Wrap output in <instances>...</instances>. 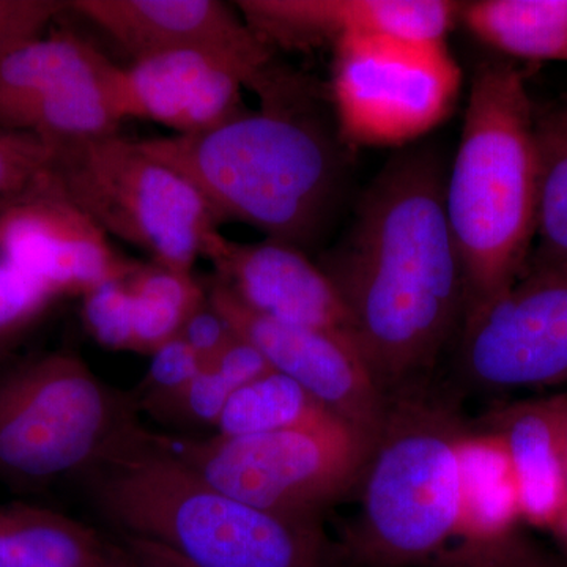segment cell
<instances>
[{
  "label": "cell",
  "mask_w": 567,
  "mask_h": 567,
  "mask_svg": "<svg viewBox=\"0 0 567 567\" xmlns=\"http://www.w3.org/2000/svg\"><path fill=\"white\" fill-rule=\"evenodd\" d=\"M446 178L436 148L399 153L319 260L349 309L354 346L386 395L429 371L464 322L465 279L446 218Z\"/></svg>",
  "instance_id": "obj_1"
},
{
  "label": "cell",
  "mask_w": 567,
  "mask_h": 567,
  "mask_svg": "<svg viewBox=\"0 0 567 567\" xmlns=\"http://www.w3.org/2000/svg\"><path fill=\"white\" fill-rule=\"evenodd\" d=\"M257 95L260 111L140 145L192 183L219 224H246L306 251L341 203L349 147L311 107L315 93L301 78L278 70Z\"/></svg>",
  "instance_id": "obj_2"
},
{
  "label": "cell",
  "mask_w": 567,
  "mask_h": 567,
  "mask_svg": "<svg viewBox=\"0 0 567 567\" xmlns=\"http://www.w3.org/2000/svg\"><path fill=\"white\" fill-rule=\"evenodd\" d=\"M92 502L125 536L193 567H327L317 520L275 516L224 494L158 436L133 425L84 473Z\"/></svg>",
  "instance_id": "obj_3"
},
{
  "label": "cell",
  "mask_w": 567,
  "mask_h": 567,
  "mask_svg": "<svg viewBox=\"0 0 567 567\" xmlns=\"http://www.w3.org/2000/svg\"><path fill=\"white\" fill-rule=\"evenodd\" d=\"M535 107L513 63L488 61L476 70L445 188L447 224L464 271L465 317L505 293L532 257Z\"/></svg>",
  "instance_id": "obj_4"
},
{
  "label": "cell",
  "mask_w": 567,
  "mask_h": 567,
  "mask_svg": "<svg viewBox=\"0 0 567 567\" xmlns=\"http://www.w3.org/2000/svg\"><path fill=\"white\" fill-rule=\"evenodd\" d=\"M465 429L445 406L398 391L363 476V507L349 551L371 567L440 559L457 539L458 440Z\"/></svg>",
  "instance_id": "obj_5"
},
{
  "label": "cell",
  "mask_w": 567,
  "mask_h": 567,
  "mask_svg": "<svg viewBox=\"0 0 567 567\" xmlns=\"http://www.w3.org/2000/svg\"><path fill=\"white\" fill-rule=\"evenodd\" d=\"M50 169L107 237L141 249L152 262L193 274L213 238L215 213L173 167L121 134L47 144Z\"/></svg>",
  "instance_id": "obj_6"
},
{
  "label": "cell",
  "mask_w": 567,
  "mask_h": 567,
  "mask_svg": "<svg viewBox=\"0 0 567 567\" xmlns=\"http://www.w3.org/2000/svg\"><path fill=\"white\" fill-rule=\"evenodd\" d=\"M133 398L78 354H40L0 379V476L47 483L85 473L134 424Z\"/></svg>",
  "instance_id": "obj_7"
},
{
  "label": "cell",
  "mask_w": 567,
  "mask_h": 567,
  "mask_svg": "<svg viewBox=\"0 0 567 567\" xmlns=\"http://www.w3.org/2000/svg\"><path fill=\"white\" fill-rule=\"evenodd\" d=\"M156 436L224 494L301 520H317L320 509L360 483L375 443L344 420L270 434Z\"/></svg>",
  "instance_id": "obj_8"
},
{
  "label": "cell",
  "mask_w": 567,
  "mask_h": 567,
  "mask_svg": "<svg viewBox=\"0 0 567 567\" xmlns=\"http://www.w3.org/2000/svg\"><path fill=\"white\" fill-rule=\"evenodd\" d=\"M333 54L336 130L349 148L409 144L456 106L462 71L445 40L361 37Z\"/></svg>",
  "instance_id": "obj_9"
},
{
  "label": "cell",
  "mask_w": 567,
  "mask_h": 567,
  "mask_svg": "<svg viewBox=\"0 0 567 567\" xmlns=\"http://www.w3.org/2000/svg\"><path fill=\"white\" fill-rule=\"evenodd\" d=\"M458 365L487 390L567 383V260L529 257L505 293L466 316Z\"/></svg>",
  "instance_id": "obj_10"
},
{
  "label": "cell",
  "mask_w": 567,
  "mask_h": 567,
  "mask_svg": "<svg viewBox=\"0 0 567 567\" xmlns=\"http://www.w3.org/2000/svg\"><path fill=\"white\" fill-rule=\"evenodd\" d=\"M117 65L76 33H44L0 59V128L44 144L118 133Z\"/></svg>",
  "instance_id": "obj_11"
},
{
  "label": "cell",
  "mask_w": 567,
  "mask_h": 567,
  "mask_svg": "<svg viewBox=\"0 0 567 567\" xmlns=\"http://www.w3.org/2000/svg\"><path fill=\"white\" fill-rule=\"evenodd\" d=\"M0 260L31 276L59 298L84 297L128 275L136 260L71 199L50 166L0 196Z\"/></svg>",
  "instance_id": "obj_12"
},
{
  "label": "cell",
  "mask_w": 567,
  "mask_h": 567,
  "mask_svg": "<svg viewBox=\"0 0 567 567\" xmlns=\"http://www.w3.org/2000/svg\"><path fill=\"white\" fill-rule=\"evenodd\" d=\"M274 69V58L218 50H181L137 59L115 69L118 117L159 123L177 136L215 128L245 110V87Z\"/></svg>",
  "instance_id": "obj_13"
},
{
  "label": "cell",
  "mask_w": 567,
  "mask_h": 567,
  "mask_svg": "<svg viewBox=\"0 0 567 567\" xmlns=\"http://www.w3.org/2000/svg\"><path fill=\"white\" fill-rule=\"evenodd\" d=\"M205 290L234 334L256 347L274 371L300 383L334 415L377 439L385 421L388 395L352 339L257 315L215 276Z\"/></svg>",
  "instance_id": "obj_14"
},
{
  "label": "cell",
  "mask_w": 567,
  "mask_h": 567,
  "mask_svg": "<svg viewBox=\"0 0 567 567\" xmlns=\"http://www.w3.org/2000/svg\"><path fill=\"white\" fill-rule=\"evenodd\" d=\"M451 0H238L235 10L275 51L334 48L361 37L445 40L461 20Z\"/></svg>",
  "instance_id": "obj_15"
},
{
  "label": "cell",
  "mask_w": 567,
  "mask_h": 567,
  "mask_svg": "<svg viewBox=\"0 0 567 567\" xmlns=\"http://www.w3.org/2000/svg\"><path fill=\"white\" fill-rule=\"evenodd\" d=\"M204 257L215 268V278L257 315L353 341L344 300L303 249L268 238L237 244L219 234Z\"/></svg>",
  "instance_id": "obj_16"
},
{
  "label": "cell",
  "mask_w": 567,
  "mask_h": 567,
  "mask_svg": "<svg viewBox=\"0 0 567 567\" xmlns=\"http://www.w3.org/2000/svg\"><path fill=\"white\" fill-rule=\"evenodd\" d=\"M69 11L121 44L133 61L181 50L274 58L235 7L219 0H73Z\"/></svg>",
  "instance_id": "obj_17"
},
{
  "label": "cell",
  "mask_w": 567,
  "mask_h": 567,
  "mask_svg": "<svg viewBox=\"0 0 567 567\" xmlns=\"http://www.w3.org/2000/svg\"><path fill=\"white\" fill-rule=\"evenodd\" d=\"M516 476L522 518L554 535L567 509V453L557 395L518 402L492 417Z\"/></svg>",
  "instance_id": "obj_18"
},
{
  "label": "cell",
  "mask_w": 567,
  "mask_h": 567,
  "mask_svg": "<svg viewBox=\"0 0 567 567\" xmlns=\"http://www.w3.org/2000/svg\"><path fill=\"white\" fill-rule=\"evenodd\" d=\"M461 472V509L457 539L477 550H496L522 518L516 476L505 442L495 431L472 434L458 440Z\"/></svg>",
  "instance_id": "obj_19"
},
{
  "label": "cell",
  "mask_w": 567,
  "mask_h": 567,
  "mask_svg": "<svg viewBox=\"0 0 567 567\" xmlns=\"http://www.w3.org/2000/svg\"><path fill=\"white\" fill-rule=\"evenodd\" d=\"M107 555L93 529L44 507L0 505V567H100Z\"/></svg>",
  "instance_id": "obj_20"
},
{
  "label": "cell",
  "mask_w": 567,
  "mask_h": 567,
  "mask_svg": "<svg viewBox=\"0 0 567 567\" xmlns=\"http://www.w3.org/2000/svg\"><path fill=\"white\" fill-rule=\"evenodd\" d=\"M492 50L525 61L567 62V0H476L461 20Z\"/></svg>",
  "instance_id": "obj_21"
},
{
  "label": "cell",
  "mask_w": 567,
  "mask_h": 567,
  "mask_svg": "<svg viewBox=\"0 0 567 567\" xmlns=\"http://www.w3.org/2000/svg\"><path fill=\"white\" fill-rule=\"evenodd\" d=\"M342 420L289 377L270 371L235 391L218 423V435L241 436L315 427Z\"/></svg>",
  "instance_id": "obj_22"
},
{
  "label": "cell",
  "mask_w": 567,
  "mask_h": 567,
  "mask_svg": "<svg viewBox=\"0 0 567 567\" xmlns=\"http://www.w3.org/2000/svg\"><path fill=\"white\" fill-rule=\"evenodd\" d=\"M133 297L134 352L152 354L181 333L183 323L207 298L193 274L136 260L125 276Z\"/></svg>",
  "instance_id": "obj_23"
},
{
  "label": "cell",
  "mask_w": 567,
  "mask_h": 567,
  "mask_svg": "<svg viewBox=\"0 0 567 567\" xmlns=\"http://www.w3.org/2000/svg\"><path fill=\"white\" fill-rule=\"evenodd\" d=\"M536 238L532 257L567 260V100L535 107Z\"/></svg>",
  "instance_id": "obj_24"
},
{
  "label": "cell",
  "mask_w": 567,
  "mask_h": 567,
  "mask_svg": "<svg viewBox=\"0 0 567 567\" xmlns=\"http://www.w3.org/2000/svg\"><path fill=\"white\" fill-rule=\"evenodd\" d=\"M58 300L47 286L0 260V361L25 341Z\"/></svg>",
  "instance_id": "obj_25"
},
{
  "label": "cell",
  "mask_w": 567,
  "mask_h": 567,
  "mask_svg": "<svg viewBox=\"0 0 567 567\" xmlns=\"http://www.w3.org/2000/svg\"><path fill=\"white\" fill-rule=\"evenodd\" d=\"M238 388L218 369L205 364L178 393L147 409L158 420L185 427H218L227 402Z\"/></svg>",
  "instance_id": "obj_26"
},
{
  "label": "cell",
  "mask_w": 567,
  "mask_h": 567,
  "mask_svg": "<svg viewBox=\"0 0 567 567\" xmlns=\"http://www.w3.org/2000/svg\"><path fill=\"white\" fill-rule=\"evenodd\" d=\"M125 276L100 284L85 293L81 315L89 334L100 346L134 352L133 297Z\"/></svg>",
  "instance_id": "obj_27"
},
{
  "label": "cell",
  "mask_w": 567,
  "mask_h": 567,
  "mask_svg": "<svg viewBox=\"0 0 567 567\" xmlns=\"http://www.w3.org/2000/svg\"><path fill=\"white\" fill-rule=\"evenodd\" d=\"M204 361L181 336L152 353L151 365L133 395L134 404L147 410L188 385L203 371Z\"/></svg>",
  "instance_id": "obj_28"
},
{
  "label": "cell",
  "mask_w": 567,
  "mask_h": 567,
  "mask_svg": "<svg viewBox=\"0 0 567 567\" xmlns=\"http://www.w3.org/2000/svg\"><path fill=\"white\" fill-rule=\"evenodd\" d=\"M70 10L63 0H0V59L29 41Z\"/></svg>",
  "instance_id": "obj_29"
},
{
  "label": "cell",
  "mask_w": 567,
  "mask_h": 567,
  "mask_svg": "<svg viewBox=\"0 0 567 567\" xmlns=\"http://www.w3.org/2000/svg\"><path fill=\"white\" fill-rule=\"evenodd\" d=\"M51 148L37 134L0 128V196L47 169Z\"/></svg>",
  "instance_id": "obj_30"
},
{
  "label": "cell",
  "mask_w": 567,
  "mask_h": 567,
  "mask_svg": "<svg viewBox=\"0 0 567 567\" xmlns=\"http://www.w3.org/2000/svg\"><path fill=\"white\" fill-rule=\"evenodd\" d=\"M178 336L199 354L204 365L215 360L237 338L208 297L188 316Z\"/></svg>",
  "instance_id": "obj_31"
},
{
  "label": "cell",
  "mask_w": 567,
  "mask_h": 567,
  "mask_svg": "<svg viewBox=\"0 0 567 567\" xmlns=\"http://www.w3.org/2000/svg\"><path fill=\"white\" fill-rule=\"evenodd\" d=\"M123 537V544L107 546V567H193L158 544Z\"/></svg>",
  "instance_id": "obj_32"
},
{
  "label": "cell",
  "mask_w": 567,
  "mask_h": 567,
  "mask_svg": "<svg viewBox=\"0 0 567 567\" xmlns=\"http://www.w3.org/2000/svg\"><path fill=\"white\" fill-rule=\"evenodd\" d=\"M559 412H561L563 417V429H565V442H566V453H567V393L557 394ZM554 536L557 537L558 543L561 544V547L565 548L567 554V509L565 517H563L561 524L558 525L557 532L554 533Z\"/></svg>",
  "instance_id": "obj_33"
},
{
  "label": "cell",
  "mask_w": 567,
  "mask_h": 567,
  "mask_svg": "<svg viewBox=\"0 0 567 567\" xmlns=\"http://www.w3.org/2000/svg\"><path fill=\"white\" fill-rule=\"evenodd\" d=\"M100 567H107V555H106V559H104L103 565H102V566H100Z\"/></svg>",
  "instance_id": "obj_34"
},
{
  "label": "cell",
  "mask_w": 567,
  "mask_h": 567,
  "mask_svg": "<svg viewBox=\"0 0 567 567\" xmlns=\"http://www.w3.org/2000/svg\"><path fill=\"white\" fill-rule=\"evenodd\" d=\"M563 99L567 100V93H566V95H563Z\"/></svg>",
  "instance_id": "obj_35"
}]
</instances>
